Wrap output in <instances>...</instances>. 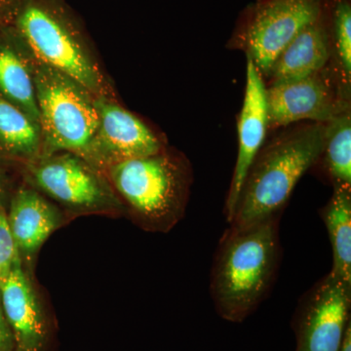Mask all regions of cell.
<instances>
[{"label": "cell", "mask_w": 351, "mask_h": 351, "mask_svg": "<svg viewBox=\"0 0 351 351\" xmlns=\"http://www.w3.org/2000/svg\"><path fill=\"white\" fill-rule=\"evenodd\" d=\"M280 217L244 230L228 226L223 232L210 276V294L223 319L241 322L269 295L282 254Z\"/></svg>", "instance_id": "1"}, {"label": "cell", "mask_w": 351, "mask_h": 351, "mask_svg": "<svg viewBox=\"0 0 351 351\" xmlns=\"http://www.w3.org/2000/svg\"><path fill=\"white\" fill-rule=\"evenodd\" d=\"M325 143L326 125L311 122L263 145L245 179L230 228L244 230L280 216L302 176L319 162Z\"/></svg>", "instance_id": "2"}, {"label": "cell", "mask_w": 351, "mask_h": 351, "mask_svg": "<svg viewBox=\"0 0 351 351\" xmlns=\"http://www.w3.org/2000/svg\"><path fill=\"white\" fill-rule=\"evenodd\" d=\"M9 25L39 61L95 96L114 99L82 23L63 0H18Z\"/></svg>", "instance_id": "3"}, {"label": "cell", "mask_w": 351, "mask_h": 351, "mask_svg": "<svg viewBox=\"0 0 351 351\" xmlns=\"http://www.w3.org/2000/svg\"><path fill=\"white\" fill-rule=\"evenodd\" d=\"M106 170L145 228L166 232L184 217L193 181L191 166L184 157L162 151L113 164Z\"/></svg>", "instance_id": "4"}, {"label": "cell", "mask_w": 351, "mask_h": 351, "mask_svg": "<svg viewBox=\"0 0 351 351\" xmlns=\"http://www.w3.org/2000/svg\"><path fill=\"white\" fill-rule=\"evenodd\" d=\"M29 54L43 137L41 156L66 152L82 156L99 125L97 97Z\"/></svg>", "instance_id": "5"}, {"label": "cell", "mask_w": 351, "mask_h": 351, "mask_svg": "<svg viewBox=\"0 0 351 351\" xmlns=\"http://www.w3.org/2000/svg\"><path fill=\"white\" fill-rule=\"evenodd\" d=\"M351 286L331 271L302 295L295 351H339L350 323Z\"/></svg>", "instance_id": "6"}, {"label": "cell", "mask_w": 351, "mask_h": 351, "mask_svg": "<svg viewBox=\"0 0 351 351\" xmlns=\"http://www.w3.org/2000/svg\"><path fill=\"white\" fill-rule=\"evenodd\" d=\"M320 18V0H265L247 27V59L262 76L269 77L277 58L289 43Z\"/></svg>", "instance_id": "7"}, {"label": "cell", "mask_w": 351, "mask_h": 351, "mask_svg": "<svg viewBox=\"0 0 351 351\" xmlns=\"http://www.w3.org/2000/svg\"><path fill=\"white\" fill-rule=\"evenodd\" d=\"M32 181L62 204L80 210L119 206L107 181L91 164L71 152L39 156L29 168Z\"/></svg>", "instance_id": "8"}, {"label": "cell", "mask_w": 351, "mask_h": 351, "mask_svg": "<svg viewBox=\"0 0 351 351\" xmlns=\"http://www.w3.org/2000/svg\"><path fill=\"white\" fill-rule=\"evenodd\" d=\"M99 125L82 157L96 169L164 151L156 134L114 99L97 97Z\"/></svg>", "instance_id": "9"}, {"label": "cell", "mask_w": 351, "mask_h": 351, "mask_svg": "<svg viewBox=\"0 0 351 351\" xmlns=\"http://www.w3.org/2000/svg\"><path fill=\"white\" fill-rule=\"evenodd\" d=\"M267 101L271 128L304 120L327 123L350 108L348 95L343 94L326 69L294 82L270 84Z\"/></svg>", "instance_id": "10"}, {"label": "cell", "mask_w": 351, "mask_h": 351, "mask_svg": "<svg viewBox=\"0 0 351 351\" xmlns=\"http://www.w3.org/2000/svg\"><path fill=\"white\" fill-rule=\"evenodd\" d=\"M269 128L267 86L255 64L247 59L246 89L239 120V152L223 209L228 223L232 221L242 186Z\"/></svg>", "instance_id": "11"}, {"label": "cell", "mask_w": 351, "mask_h": 351, "mask_svg": "<svg viewBox=\"0 0 351 351\" xmlns=\"http://www.w3.org/2000/svg\"><path fill=\"white\" fill-rule=\"evenodd\" d=\"M0 302L16 350L41 351L46 341V324L38 298L25 274L21 257L0 277Z\"/></svg>", "instance_id": "12"}, {"label": "cell", "mask_w": 351, "mask_h": 351, "mask_svg": "<svg viewBox=\"0 0 351 351\" xmlns=\"http://www.w3.org/2000/svg\"><path fill=\"white\" fill-rule=\"evenodd\" d=\"M7 221L20 257L32 258L61 226L62 215L38 191L22 189L14 196Z\"/></svg>", "instance_id": "13"}, {"label": "cell", "mask_w": 351, "mask_h": 351, "mask_svg": "<svg viewBox=\"0 0 351 351\" xmlns=\"http://www.w3.org/2000/svg\"><path fill=\"white\" fill-rule=\"evenodd\" d=\"M3 31L5 39L0 43V96L39 126L29 50L11 25L3 27Z\"/></svg>", "instance_id": "14"}, {"label": "cell", "mask_w": 351, "mask_h": 351, "mask_svg": "<svg viewBox=\"0 0 351 351\" xmlns=\"http://www.w3.org/2000/svg\"><path fill=\"white\" fill-rule=\"evenodd\" d=\"M331 57L329 36L321 18L307 25L277 58L270 84L294 82L326 68Z\"/></svg>", "instance_id": "15"}, {"label": "cell", "mask_w": 351, "mask_h": 351, "mask_svg": "<svg viewBox=\"0 0 351 351\" xmlns=\"http://www.w3.org/2000/svg\"><path fill=\"white\" fill-rule=\"evenodd\" d=\"M332 189L331 198L320 211L331 242V272L351 286V186Z\"/></svg>", "instance_id": "16"}, {"label": "cell", "mask_w": 351, "mask_h": 351, "mask_svg": "<svg viewBox=\"0 0 351 351\" xmlns=\"http://www.w3.org/2000/svg\"><path fill=\"white\" fill-rule=\"evenodd\" d=\"M0 152L31 162L43 154V137L38 124L1 96Z\"/></svg>", "instance_id": "17"}, {"label": "cell", "mask_w": 351, "mask_h": 351, "mask_svg": "<svg viewBox=\"0 0 351 351\" xmlns=\"http://www.w3.org/2000/svg\"><path fill=\"white\" fill-rule=\"evenodd\" d=\"M325 125L326 143L320 160L324 161L332 186H351L350 108L339 112Z\"/></svg>", "instance_id": "18"}, {"label": "cell", "mask_w": 351, "mask_h": 351, "mask_svg": "<svg viewBox=\"0 0 351 351\" xmlns=\"http://www.w3.org/2000/svg\"><path fill=\"white\" fill-rule=\"evenodd\" d=\"M335 44L338 54L341 75L350 84L351 80V8L343 1L335 11Z\"/></svg>", "instance_id": "19"}, {"label": "cell", "mask_w": 351, "mask_h": 351, "mask_svg": "<svg viewBox=\"0 0 351 351\" xmlns=\"http://www.w3.org/2000/svg\"><path fill=\"white\" fill-rule=\"evenodd\" d=\"M18 257H20L19 252L14 242L8 221L0 212V277L10 269Z\"/></svg>", "instance_id": "20"}, {"label": "cell", "mask_w": 351, "mask_h": 351, "mask_svg": "<svg viewBox=\"0 0 351 351\" xmlns=\"http://www.w3.org/2000/svg\"><path fill=\"white\" fill-rule=\"evenodd\" d=\"M15 348L12 332L7 323L0 302V351H15Z\"/></svg>", "instance_id": "21"}, {"label": "cell", "mask_w": 351, "mask_h": 351, "mask_svg": "<svg viewBox=\"0 0 351 351\" xmlns=\"http://www.w3.org/2000/svg\"><path fill=\"white\" fill-rule=\"evenodd\" d=\"M18 0H0V27L10 23Z\"/></svg>", "instance_id": "22"}, {"label": "cell", "mask_w": 351, "mask_h": 351, "mask_svg": "<svg viewBox=\"0 0 351 351\" xmlns=\"http://www.w3.org/2000/svg\"><path fill=\"white\" fill-rule=\"evenodd\" d=\"M339 351H351V326L350 323L346 329L345 338H343V346Z\"/></svg>", "instance_id": "23"}, {"label": "cell", "mask_w": 351, "mask_h": 351, "mask_svg": "<svg viewBox=\"0 0 351 351\" xmlns=\"http://www.w3.org/2000/svg\"><path fill=\"white\" fill-rule=\"evenodd\" d=\"M15 351H19V350H15Z\"/></svg>", "instance_id": "24"}]
</instances>
